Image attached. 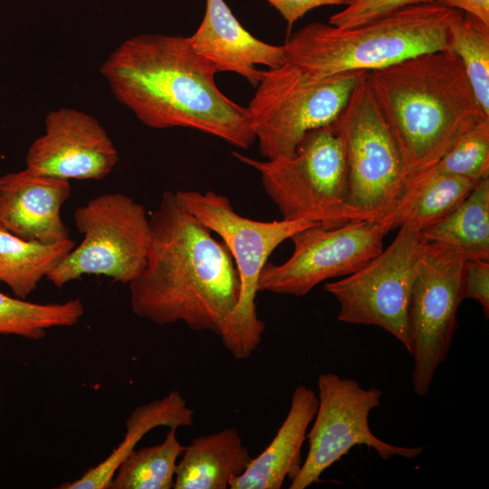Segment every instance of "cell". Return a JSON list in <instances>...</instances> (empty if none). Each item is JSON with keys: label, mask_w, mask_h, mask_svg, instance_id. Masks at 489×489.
Masks as SVG:
<instances>
[{"label": "cell", "mask_w": 489, "mask_h": 489, "mask_svg": "<svg viewBox=\"0 0 489 489\" xmlns=\"http://www.w3.org/2000/svg\"><path fill=\"white\" fill-rule=\"evenodd\" d=\"M100 72L115 99L153 129L187 128L241 149L256 140L246 107L217 87L214 66L188 38L140 34L122 42Z\"/></svg>", "instance_id": "6da1fadb"}, {"label": "cell", "mask_w": 489, "mask_h": 489, "mask_svg": "<svg viewBox=\"0 0 489 489\" xmlns=\"http://www.w3.org/2000/svg\"><path fill=\"white\" fill-rule=\"evenodd\" d=\"M149 219L146 265L129 283L133 312L159 326L182 321L219 336L240 293L229 249L183 206L176 192L165 191Z\"/></svg>", "instance_id": "7a4b0ae2"}, {"label": "cell", "mask_w": 489, "mask_h": 489, "mask_svg": "<svg viewBox=\"0 0 489 489\" xmlns=\"http://www.w3.org/2000/svg\"><path fill=\"white\" fill-rule=\"evenodd\" d=\"M403 157L408 179L432 168L484 117L459 57L418 54L366 72Z\"/></svg>", "instance_id": "3957f363"}, {"label": "cell", "mask_w": 489, "mask_h": 489, "mask_svg": "<svg viewBox=\"0 0 489 489\" xmlns=\"http://www.w3.org/2000/svg\"><path fill=\"white\" fill-rule=\"evenodd\" d=\"M460 12L435 1L350 29L314 22L288 36L283 44L285 62L307 79L321 81L385 68L426 53L450 51L449 25Z\"/></svg>", "instance_id": "277c9868"}, {"label": "cell", "mask_w": 489, "mask_h": 489, "mask_svg": "<svg viewBox=\"0 0 489 489\" xmlns=\"http://www.w3.org/2000/svg\"><path fill=\"white\" fill-rule=\"evenodd\" d=\"M336 120L307 132L291 158L263 161L233 152L260 173L283 219L306 220L325 228L363 220L347 204L345 144Z\"/></svg>", "instance_id": "5b68a950"}, {"label": "cell", "mask_w": 489, "mask_h": 489, "mask_svg": "<svg viewBox=\"0 0 489 489\" xmlns=\"http://www.w3.org/2000/svg\"><path fill=\"white\" fill-rule=\"evenodd\" d=\"M183 206L217 234L235 264L240 293L219 337L237 360L249 358L262 341L265 323L258 317L255 298L260 274L275 248L295 233L319 224L306 220L256 221L237 214L230 200L214 191L176 192Z\"/></svg>", "instance_id": "8992f818"}, {"label": "cell", "mask_w": 489, "mask_h": 489, "mask_svg": "<svg viewBox=\"0 0 489 489\" xmlns=\"http://www.w3.org/2000/svg\"><path fill=\"white\" fill-rule=\"evenodd\" d=\"M364 72L312 81L288 62L262 70L246 107L262 156L266 159L292 157L307 132L340 117Z\"/></svg>", "instance_id": "52a82bcc"}, {"label": "cell", "mask_w": 489, "mask_h": 489, "mask_svg": "<svg viewBox=\"0 0 489 489\" xmlns=\"http://www.w3.org/2000/svg\"><path fill=\"white\" fill-rule=\"evenodd\" d=\"M82 241L46 277L54 286L84 275L129 283L146 265L150 242L145 207L122 193L100 195L74 212Z\"/></svg>", "instance_id": "ba28073f"}, {"label": "cell", "mask_w": 489, "mask_h": 489, "mask_svg": "<svg viewBox=\"0 0 489 489\" xmlns=\"http://www.w3.org/2000/svg\"><path fill=\"white\" fill-rule=\"evenodd\" d=\"M336 121L345 144L347 204L362 219L382 218L403 194L408 175L366 72Z\"/></svg>", "instance_id": "9c48e42d"}, {"label": "cell", "mask_w": 489, "mask_h": 489, "mask_svg": "<svg viewBox=\"0 0 489 489\" xmlns=\"http://www.w3.org/2000/svg\"><path fill=\"white\" fill-rule=\"evenodd\" d=\"M318 408L307 432L309 449L290 489H305L356 446L373 448L384 460L393 456L413 459L423 447H405L388 444L370 430L369 416L379 408L382 391L363 388L352 379L335 373H321L317 379Z\"/></svg>", "instance_id": "30bf717a"}, {"label": "cell", "mask_w": 489, "mask_h": 489, "mask_svg": "<svg viewBox=\"0 0 489 489\" xmlns=\"http://www.w3.org/2000/svg\"><path fill=\"white\" fill-rule=\"evenodd\" d=\"M418 233L412 225H401L392 243L366 264L325 284L340 304L339 321L379 327L408 350V309L421 250Z\"/></svg>", "instance_id": "8fae6325"}, {"label": "cell", "mask_w": 489, "mask_h": 489, "mask_svg": "<svg viewBox=\"0 0 489 489\" xmlns=\"http://www.w3.org/2000/svg\"><path fill=\"white\" fill-rule=\"evenodd\" d=\"M389 231L383 218L301 230L290 237L293 251L285 262L266 263L258 290L304 296L319 283L345 277L366 264L383 250V239Z\"/></svg>", "instance_id": "7c38bea8"}, {"label": "cell", "mask_w": 489, "mask_h": 489, "mask_svg": "<svg viewBox=\"0 0 489 489\" xmlns=\"http://www.w3.org/2000/svg\"><path fill=\"white\" fill-rule=\"evenodd\" d=\"M464 262L421 244L408 309V351L413 359L411 379L417 396L429 392L451 349L464 300Z\"/></svg>", "instance_id": "4fadbf2b"}, {"label": "cell", "mask_w": 489, "mask_h": 489, "mask_svg": "<svg viewBox=\"0 0 489 489\" xmlns=\"http://www.w3.org/2000/svg\"><path fill=\"white\" fill-rule=\"evenodd\" d=\"M105 129L91 115L71 108L50 111L44 132L29 147L26 168L67 180H101L119 161Z\"/></svg>", "instance_id": "5bb4252c"}, {"label": "cell", "mask_w": 489, "mask_h": 489, "mask_svg": "<svg viewBox=\"0 0 489 489\" xmlns=\"http://www.w3.org/2000/svg\"><path fill=\"white\" fill-rule=\"evenodd\" d=\"M70 180L28 168L0 177V225L25 240L53 244L70 238L61 210Z\"/></svg>", "instance_id": "9a60e30c"}, {"label": "cell", "mask_w": 489, "mask_h": 489, "mask_svg": "<svg viewBox=\"0 0 489 489\" xmlns=\"http://www.w3.org/2000/svg\"><path fill=\"white\" fill-rule=\"evenodd\" d=\"M188 38L192 50L211 63L216 72H231L258 84L262 70L256 65L276 68L285 63L283 45L264 43L239 23L225 0H206L205 14Z\"/></svg>", "instance_id": "2e32d148"}, {"label": "cell", "mask_w": 489, "mask_h": 489, "mask_svg": "<svg viewBox=\"0 0 489 489\" xmlns=\"http://www.w3.org/2000/svg\"><path fill=\"white\" fill-rule=\"evenodd\" d=\"M317 408L316 393L303 384L296 386L288 414L275 436L229 488L280 489L286 478L292 481L302 465V447Z\"/></svg>", "instance_id": "e0dca14e"}, {"label": "cell", "mask_w": 489, "mask_h": 489, "mask_svg": "<svg viewBox=\"0 0 489 489\" xmlns=\"http://www.w3.org/2000/svg\"><path fill=\"white\" fill-rule=\"evenodd\" d=\"M248 447L234 427L201 435L177 462L174 489H226L249 465Z\"/></svg>", "instance_id": "ac0fdd59"}, {"label": "cell", "mask_w": 489, "mask_h": 489, "mask_svg": "<svg viewBox=\"0 0 489 489\" xmlns=\"http://www.w3.org/2000/svg\"><path fill=\"white\" fill-rule=\"evenodd\" d=\"M422 245L462 259H489V177L478 182L448 215L422 228Z\"/></svg>", "instance_id": "d6986e66"}, {"label": "cell", "mask_w": 489, "mask_h": 489, "mask_svg": "<svg viewBox=\"0 0 489 489\" xmlns=\"http://www.w3.org/2000/svg\"><path fill=\"white\" fill-rule=\"evenodd\" d=\"M194 411L177 390L134 408L125 422L122 441L101 463L90 468L81 477L62 484L59 489H108L110 483L123 460L138 443L152 429L191 427Z\"/></svg>", "instance_id": "ffe728a7"}, {"label": "cell", "mask_w": 489, "mask_h": 489, "mask_svg": "<svg viewBox=\"0 0 489 489\" xmlns=\"http://www.w3.org/2000/svg\"><path fill=\"white\" fill-rule=\"evenodd\" d=\"M478 182L430 168L408 179L394 207L382 218L389 230L403 224L421 230L448 215Z\"/></svg>", "instance_id": "44dd1931"}, {"label": "cell", "mask_w": 489, "mask_h": 489, "mask_svg": "<svg viewBox=\"0 0 489 489\" xmlns=\"http://www.w3.org/2000/svg\"><path fill=\"white\" fill-rule=\"evenodd\" d=\"M75 246L70 237L53 244L25 240L0 225V283L26 299Z\"/></svg>", "instance_id": "7402d4cb"}, {"label": "cell", "mask_w": 489, "mask_h": 489, "mask_svg": "<svg viewBox=\"0 0 489 489\" xmlns=\"http://www.w3.org/2000/svg\"><path fill=\"white\" fill-rule=\"evenodd\" d=\"M84 312L79 298L38 303L0 292V334L41 340L50 329L76 325Z\"/></svg>", "instance_id": "603a6c76"}, {"label": "cell", "mask_w": 489, "mask_h": 489, "mask_svg": "<svg viewBox=\"0 0 489 489\" xmlns=\"http://www.w3.org/2000/svg\"><path fill=\"white\" fill-rule=\"evenodd\" d=\"M186 446L169 428L158 445L134 449L120 465L110 489H171L174 487L178 458Z\"/></svg>", "instance_id": "cb8c5ba5"}, {"label": "cell", "mask_w": 489, "mask_h": 489, "mask_svg": "<svg viewBox=\"0 0 489 489\" xmlns=\"http://www.w3.org/2000/svg\"><path fill=\"white\" fill-rule=\"evenodd\" d=\"M448 47L459 57L479 106L489 116V25L461 11L449 25Z\"/></svg>", "instance_id": "d4e9b609"}, {"label": "cell", "mask_w": 489, "mask_h": 489, "mask_svg": "<svg viewBox=\"0 0 489 489\" xmlns=\"http://www.w3.org/2000/svg\"><path fill=\"white\" fill-rule=\"evenodd\" d=\"M432 168L475 181L489 177V117L467 129Z\"/></svg>", "instance_id": "484cf974"}, {"label": "cell", "mask_w": 489, "mask_h": 489, "mask_svg": "<svg viewBox=\"0 0 489 489\" xmlns=\"http://www.w3.org/2000/svg\"><path fill=\"white\" fill-rule=\"evenodd\" d=\"M436 0H352L346 8L332 14L328 24L340 29L357 27L389 15L408 6Z\"/></svg>", "instance_id": "4316f807"}, {"label": "cell", "mask_w": 489, "mask_h": 489, "mask_svg": "<svg viewBox=\"0 0 489 489\" xmlns=\"http://www.w3.org/2000/svg\"><path fill=\"white\" fill-rule=\"evenodd\" d=\"M464 299L478 302L484 317L489 316V259H472L464 262L462 270Z\"/></svg>", "instance_id": "83f0119b"}, {"label": "cell", "mask_w": 489, "mask_h": 489, "mask_svg": "<svg viewBox=\"0 0 489 489\" xmlns=\"http://www.w3.org/2000/svg\"><path fill=\"white\" fill-rule=\"evenodd\" d=\"M286 21L290 31L308 12L324 5H348L352 0H264Z\"/></svg>", "instance_id": "f1b7e54d"}, {"label": "cell", "mask_w": 489, "mask_h": 489, "mask_svg": "<svg viewBox=\"0 0 489 489\" xmlns=\"http://www.w3.org/2000/svg\"><path fill=\"white\" fill-rule=\"evenodd\" d=\"M453 9L472 14L489 25V0H436Z\"/></svg>", "instance_id": "f546056e"}]
</instances>
